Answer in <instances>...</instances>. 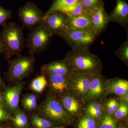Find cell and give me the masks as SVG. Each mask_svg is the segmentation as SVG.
<instances>
[{"label":"cell","mask_w":128,"mask_h":128,"mask_svg":"<svg viewBox=\"0 0 128 128\" xmlns=\"http://www.w3.org/2000/svg\"><path fill=\"white\" fill-rule=\"evenodd\" d=\"M0 38L2 44V52L8 60H11L12 56L21 55L25 41L23 27L14 22H9L2 27Z\"/></svg>","instance_id":"cell-1"},{"label":"cell","mask_w":128,"mask_h":128,"mask_svg":"<svg viewBox=\"0 0 128 128\" xmlns=\"http://www.w3.org/2000/svg\"><path fill=\"white\" fill-rule=\"evenodd\" d=\"M64 60L72 72L95 74L99 73L102 68V63L98 56L88 50H72Z\"/></svg>","instance_id":"cell-2"},{"label":"cell","mask_w":128,"mask_h":128,"mask_svg":"<svg viewBox=\"0 0 128 128\" xmlns=\"http://www.w3.org/2000/svg\"><path fill=\"white\" fill-rule=\"evenodd\" d=\"M9 67L6 73L8 79L12 82H19L32 73L35 64L34 55H20L13 60H8Z\"/></svg>","instance_id":"cell-3"},{"label":"cell","mask_w":128,"mask_h":128,"mask_svg":"<svg viewBox=\"0 0 128 128\" xmlns=\"http://www.w3.org/2000/svg\"><path fill=\"white\" fill-rule=\"evenodd\" d=\"M73 50H88L97 36L92 29L66 30L58 35Z\"/></svg>","instance_id":"cell-4"},{"label":"cell","mask_w":128,"mask_h":128,"mask_svg":"<svg viewBox=\"0 0 128 128\" xmlns=\"http://www.w3.org/2000/svg\"><path fill=\"white\" fill-rule=\"evenodd\" d=\"M52 36L42 22L32 29L27 40V47L30 55L40 54L45 50Z\"/></svg>","instance_id":"cell-5"},{"label":"cell","mask_w":128,"mask_h":128,"mask_svg":"<svg viewBox=\"0 0 128 128\" xmlns=\"http://www.w3.org/2000/svg\"><path fill=\"white\" fill-rule=\"evenodd\" d=\"M18 15L23 26L32 30L42 21L44 14L32 2H28L18 9Z\"/></svg>","instance_id":"cell-6"},{"label":"cell","mask_w":128,"mask_h":128,"mask_svg":"<svg viewBox=\"0 0 128 128\" xmlns=\"http://www.w3.org/2000/svg\"><path fill=\"white\" fill-rule=\"evenodd\" d=\"M41 112L46 117L54 121L66 122L69 114L57 99L53 96H48L41 107Z\"/></svg>","instance_id":"cell-7"},{"label":"cell","mask_w":128,"mask_h":128,"mask_svg":"<svg viewBox=\"0 0 128 128\" xmlns=\"http://www.w3.org/2000/svg\"><path fill=\"white\" fill-rule=\"evenodd\" d=\"M94 74H95L72 72L69 76L70 80V89L78 97L86 98L89 85Z\"/></svg>","instance_id":"cell-8"},{"label":"cell","mask_w":128,"mask_h":128,"mask_svg":"<svg viewBox=\"0 0 128 128\" xmlns=\"http://www.w3.org/2000/svg\"><path fill=\"white\" fill-rule=\"evenodd\" d=\"M67 16L59 11L44 14L42 22L52 35H58L66 31Z\"/></svg>","instance_id":"cell-9"},{"label":"cell","mask_w":128,"mask_h":128,"mask_svg":"<svg viewBox=\"0 0 128 128\" xmlns=\"http://www.w3.org/2000/svg\"><path fill=\"white\" fill-rule=\"evenodd\" d=\"M92 23V29L98 36L106 29L110 18L104 9L103 4L101 3L96 8L89 12Z\"/></svg>","instance_id":"cell-10"},{"label":"cell","mask_w":128,"mask_h":128,"mask_svg":"<svg viewBox=\"0 0 128 128\" xmlns=\"http://www.w3.org/2000/svg\"><path fill=\"white\" fill-rule=\"evenodd\" d=\"M24 86V82L21 81L16 84L5 89L3 99L8 109L12 112L18 109L19 98Z\"/></svg>","instance_id":"cell-11"},{"label":"cell","mask_w":128,"mask_h":128,"mask_svg":"<svg viewBox=\"0 0 128 128\" xmlns=\"http://www.w3.org/2000/svg\"><path fill=\"white\" fill-rule=\"evenodd\" d=\"M44 74L48 76L50 86L56 93L60 95L64 94L70 90V76L57 75L52 74Z\"/></svg>","instance_id":"cell-12"},{"label":"cell","mask_w":128,"mask_h":128,"mask_svg":"<svg viewBox=\"0 0 128 128\" xmlns=\"http://www.w3.org/2000/svg\"><path fill=\"white\" fill-rule=\"evenodd\" d=\"M43 74H52L60 76H69L72 72L70 66L64 60L50 62L41 67Z\"/></svg>","instance_id":"cell-13"},{"label":"cell","mask_w":128,"mask_h":128,"mask_svg":"<svg viewBox=\"0 0 128 128\" xmlns=\"http://www.w3.org/2000/svg\"><path fill=\"white\" fill-rule=\"evenodd\" d=\"M116 1V5L109 16L110 21L117 22L124 26L128 22V4L124 0Z\"/></svg>","instance_id":"cell-14"},{"label":"cell","mask_w":128,"mask_h":128,"mask_svg":"<svg viewBox=\"0 0 128 128\" xmlns=\"http://www.w3.org/2000/svg\"><path fill=\"white\" fill-rule=\"evenodd\" d=\"M67 16L66 30L92 29L91 21L89 14Z\"/></svg>","instance_id":"cell-15"},{"label":"cell","mask_w":128,"mask_h":128,"mask_svg":"<svg viewBox=\"0 0 128 128\" xmlns=\"http://www.w3.org/2000/svg\"><path fill=\"white\" fill-rule=\"evenodd\" d=\"M104 86L99 73L95 74L92 78L88 89L86 98L90 100L102 96L104 90Z\"/></svg>","instance_id":"cell-16"},{"label":"cell","mask_w":128,"mask_h":128,"mask_svg":"<svg viewBox=\"0 0 128 128\" xmlns=\"http://www.w3.org/2000/svg\"><path fill=\"white\" fill-rule=\"evenodd\" d=\"M108 93L120 96L128 92V82L127 80L116 79L111 81L106 86Z\"/></svg>","instance_id":"cell-17"},{"label":"cell","mask_w":128,"mask_h":128,"mask_svg":"<svg viewBox=\"0 0 128 128\" xmlns=\"http://www.w3.org/2000/svg\"><path fill=\"white\" fill-rule=\"evenodd\" d=\"M61 104L68 114L76 115L81 109V105L74 96L70 94L65 95L61 100Z\"/></svg>","instance_id":"cell-18"},{"label":"cell","mask_w":128,"mask_h":128,"mask_svg":"<svg viewBox=\"0 0 128 128\" xmlns=\"http://www.w3.org/2000/svg\"><path fill=\"white\" fill-rule=\"evenodd\" d=\"M58 11L63 12L68 16H78L89 14V12L85 9L80 1L64 8Z\"/></svg>","instance_id":"cell-19"},{"label":"cell","mask_w":128,"mask_h":128,"mask_svg":"<svg viewBox=\"0 0 128 128\" xmlns=\"http://www.w3.org/2000/svg\"><path fill=\"white\" fill-rule=\"evenodd\" d=\"M43 74L34 79L30 85L31 89L37 93L42 92L48 84L46 76Z\"/></svg>","instance_id":"cell-20"},{"label":"cell","mask_w":128,"mask_h":128,"mask_svg":"<svg viewBox=\"0 0 128 128\" xmlns=\"http://www.w3.org/2000/svg\"><path fill=\"white\" fill-rule=\"evenodd\" d=\"M80 1V0H54L51 6L45 14L58 11L62 8Z\"/></svg>","instance_id":"cell-21"},{"label":"cell","mask_w":128,"mask_h":128,"mask_svg":"<svg viewBox=\"0 0 128 128\" xmlns=\"http://www.w3.org/2000/svg\"><path fill=\"white\" fill-rule=\"evenodd\" d=\"M86 114L93 118H98L102 114V108L100 104L93 102L88 106L86 110Z\"/></svg>","instance_id":"cell-22"},{"label":"cell","mask_w":128,"mask_h":128,"mask_svg":"<svg viewBox=\"0 0 128 128\" xmlns=\"http://www.w3.org/2000/svg\"><path fill=\"white\" fill-rule=\"evenodd\" d=\"M24 108L28 111L34 110L37 106L36 96L34 94H28L24 97L22 100Z\"/></svg>","instance_id":"cell-23"},{"label":"cell","mask_w":128,"mask_h":128,"mask_svg":"<svg viewBox=\"0 0 128 128\" xmlns=\"http://www.w3.org/2000/svg\"><path fill=\"white\" fill-rule=\"evenodd\" d=\"M96 123L94 118L87 114L82 116L78 125L77 128H96Z\"/></svg>","instance_id":"cell-24"},{"label":"cell","mask_w":128,"mask_h":128,"mask_svg":"<svg viewBox=\"0 0 128 128\" xmlns=\"http://www.w3.org/2000/svg\"><path fill=\"white\" fill-rule=\"evenodd\" d=\"M116 122L108 114H106L102 117L99 128H116Z\"/></svg>","instance_id":"cell-25"},{"label":"cell","mask_w":128,"mask_h":128,"mask_svg":"<svg viewBox=\"0 0 128 128\" xmlns=\"http://www.w3.org/2000/svg\"><path fill=\"white\" fill-rule=\"evenodd\" d=\"M116 54L124 62L127 64L128 62V41L127 40L123 43L119 48L117 50Z\"/></svg>","instance_id":"cell-26"},{"label":"cell","mask_w":128,"mask_h":128,"mask_svg":"<svg viewBox=\"0 0 128 128\" xmlns=\"http://www.w3.org/2000/svg\"><path fill=\"white\" fill-rule=\"evenodd\" d=\"M32 123L36 128H49L51 126L50 121L36 115H34L33 116Z\"/></svg>","instance_id":"cell-27"},{"label":"cell","mask_w":128,"mask_h":128,"mask_svg":"<svg viewBox=\"0 0 128 128\" xmlns=\"http://www.w3.org/2000/svg\"><path fill=\"white\" fill-rule=\"evenodd\" d=\"M12 15L11 11L5 9L0 5V26L3 27L6 25L7 21L12 18Z\"/></svg>","instance_id":"cell-28"},{"label":"cell","mask_w":128,"mask_h":128,"mask_svg":"<svg viewBox=\"0 0 128 128\" xmlns=\"http://www.w3.org/2000/svg\"><path fill=\"white\" fill-rule=\"evenodd\" d=\"M100 1L101 0H80L82 4L89 12L96 8L101 3Z\"/></svg>","instance_id":"cell-29"},{"label":"cell","mask_w":128,"mask_h":128,"mask_svg":"<svg viewBox=\"0 0 128 128\" xmlns=\"http://www.w3.org/2000/svg\"><path fill=\"white\" fill-rule=\"evenodd\" d=\"M128 104L121 102L118 110L114 113L116 118L121 119L126 117L128 114Z\"/></svg>","instance_id":"cell-30"},{"label":"cell","mask_w":128,"mask_h":128,"mask_svg":"<svg viewBox=\"0 0 128 128\" xmlns=\"http://www.w3.org/2000/svg\"><path fill=\"white\" fill-rule=\"evenodd\" d=\"M120 106L118 102L114 98L110 99L106 104V108L108 114H114Z\"/></svg>","instance_id":"cell-31"},{"label":"cell","mask_w":128,"mask_h":128,"mask_svg":"<svg viewBox=\"0 0 128 128\" xmlns=\"http://www.w3.org/2000/svg\"><path fill=\"white\" fill-rule=\"evenodd\" d=\"M16 115L18 117V118H19V121L17 123H18L19 122H21L25 124H28V118L26 114L24 112H22V111H19L17 112L16 114Z\"/></svg>","instance_id":"cell-32"},{"label":"cell","mask_w":128,"mask_h":128,"mask_svg":"<svg viewBox=\"0 0 128 128\" xmlns=\"http://www.w3.org/2000/svg\"><path fill=\"white\" fill-rule=\"evenodd\" d=\"M9 118V115L7 113L0 107V121L6 120Z\"/></svg>","instance_id":"cell-33"},{"label":"cell","mask_w":128,"mask_h":128,"mask_svg":"<svg viewBox=\"0 0 128 128\" xmlns=\"http://www.w3.org/2000/svg\"><path fill=\"white\" fill-rule=\"evenodd\" d=\"M119 98L122 102L128 104V93L126 92L123 95L119 96Z\"/></svg>","instance_id":"cell-34"},{"label":"cell","mask_w":128,"mask_h":128,"mask_svg":"<svg viewBox=\"0 0 128 128\" xmlns=\"http://www.w3.org/2000/svg\"><path fill=\"white\" fill-rule=\"evenodd\" d=\"M3 100H4L3 96L1 94H0V107L2 105Z\"/></svg>","instance_id":"cell-35"},{"label":"cell","mask_w":128,"mask_h":128,"mask_svg":"<svg viewBox=\"0 0 128 128\" xmlns=\"http://www.w3.org/2000/svg\"><path fill=\"white\" fill-rule=\"evenodd\" d=\"M4 84L3 82L2 81V80L0 76V88L4 87Z\"/></svg>","instance_id":"cell-36"},{"label":"cell","mask_w":128,"mask_h":128,"mask_svg":"<svg viewBox=\"0 0 128 128\" xmlns=\"http://www.w3.org/2000/svg\"><path fill=\"white\" fill-rule=\"evenodd\" d=\"M2 43L1 40L0 38V54L2 52Z\"/></svg>","instance_id":"cell-37"},{"label":"cell","mask_w":128,"mask_h":128,"mask_svg":"<svg viewBox=\"0 0 128 128\" xmlns=\"http://www.w3.org/2000/svg\"><path fill=\"white\" fill-rule=\"evenodd\" d=\"M119 128H127L124 127H120Z\"/></svg>","instance_id":"cell-38"},{"label":"cell","mask_w":128,"mask_h":128,"mask_svg":"<svg viewBox=\"0 0 128 128\" xmlns=\"http://www.w3.org/2000/svg\"><path fill=\"white\" fill-rule=\"evenodd\" d=\"M64 128L63 126H62V127H60V128Z\"/></svg>","instance_id":"cell-39"},{"label":"cell","mask_w":128,"mask_h":128,"mask_svg":"<svg viewBox=\"0 0 128 128\" xmlns=\"http://www.w3.org/2000/svg\"></svg>","instance_id":"cell-40"}]
</instances>
